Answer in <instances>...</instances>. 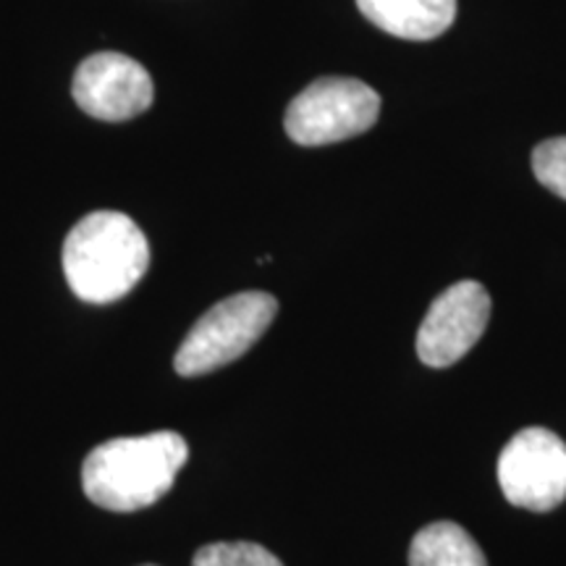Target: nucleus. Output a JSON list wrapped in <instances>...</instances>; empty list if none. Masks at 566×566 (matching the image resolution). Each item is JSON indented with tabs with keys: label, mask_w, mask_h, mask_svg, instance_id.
<instances>
[{
	"label": "nucleus",
	"mask_w": 566,
	"mask_h": 566,
	"mask_svg": "<svg viewBox=\"0 0 566 566\" xmlns=\"http://www.w3.org/2000/svg\"><path fill=\"white\" fill-rule=\"evenodd\" d=\"M189 459V446L174 430L111 438L82 464V488L108 512H139L171 491Z\"/></svg>",
	"instance_id": "f257e3e1"
},
{
	"label": "nucleus",
	"mask_w": 566,
	"mask_h": 566,
	"mask_svg": "<svg viewBox=\"0 0 566 566\" xmlns=\"http://www.w3.org/2000/svg\"><path fill=\"white\" fill-rule=\"evenodd\" d=\"M150 265V244L129 216L97 210L84 216L63 242V275L90 304H111L132 292Z\"/></svg>",
	"instance_id": "f03ea898"
},
{
	"label": "nucleus",
	"mask_w": 566,
	"mask_h": 566,
	"mask_svg": "<svg viewBox=\"0 0 566 566\" xmlns=\"http://www.w3.org/2000/svg\"><path fill=\"white\" fill-rule=\"evenodd\" d=\"M275 313L279 302L268 292H239L212 304L176 352V373L195 378L231 365L265 336Z\"/></svg>",
	"instance_id": "7ed1b4c3"
},
{
	"label": "nucleus",
	"mask_w": 566,
	"mask_h": 566,
	"mask_svg": "<svg viewBox=\"0 0 566 566\" xmlns=\"http://www.w3.org/2000/svg\"><path fill=\"white\" fill-rule=\"evenodd\" d=\"M380 116V95L349 76H323L289 103L283 126L296 145L321 147L373 129Z\"/></svg>",
	"instance_id": "20e7f679"
},
{
	"label": "nucleus",
	"mask_w": 566,
	"mask_h": 566,
	"mask_svg": "<svg viewBox=\"0 0 566 566\" xmlns=\"http://www.w3.org/2000/svg\"><path fill=\"white\" fill-rule=\"evenodd\" d=\"M499 483L509 504L551 512L566 499V443L548 428H525L499 457Z\"/></svg>",
	"instance_id": "39448f33"
},
{
	"label": "nucleus",
	"mask_w": 566,
	"mask_h": 566,
	"mask_svg": "<svg viewBox=\"0 0 566 566\" xmlns=\"http://www.w3.org/2000/svg\"><path fill=\"white\" fill-rule=\"evenodd\" d=\"M491 321V296L478 281H459L430 304L417 331V357L428 367L459 363L480 342Z\"/></svg>",
	"instance_id": "423d86ee"
},
{
	"label": "nucleus",
	"mask_w": 566,
	"mask_h": 566,
	"mask_svg": "<svg viewBox=\"0 0 566 566\" xmlns=\"http://www.w3.org/2000/svg\"><path fill=\"white\" fill-rule=\"evenodd\" d=\"M71 95L101 122H129L153 105V76L139 61L122 53H95L76 69Z\"/></svg>",
	"instance_id": "0eeeda50"
},
{
	"label": "nucleus",
	"mask_w": 566,
	"mask_h": 566,
	"mask_svg": "<svg viewBox=\"0 0 566 566\" xmlns=\"http://www.w3.org/2000/svg\"><path fill=\"white\" fill-rule=\"evenodd\" d=\"M370 24L401 40H436L454 24L457 0H357Z\"/></svg>",
	"instance_id": "6e6552de"
},
{
	"label": "nucleus",
	"mask_w": 566,
	"mask_h": 566,
	"mask_svg": "<svg viewBox=\"0 0 566 566\" xmlns=\"http://www.w3.org/2000/svg\"><path fill=\"white\" fill-rule=\"evenodd\" d=\"M409 566H488L475 537L457 522H433L412 537Z\"/></svg>",
	"instance_id": "1a4fd4ad"
},
{
	"label": "nucleus",
	"mask_w": 566,
	"mask_h": 566,
	"mask_svg": "<svg viewBox=\"0 0 566 566\" xmlns=\"http://www.w3.org/2000/svg\"><path fill=\"white\" fill-rule=\"evenodd\" d=\"M192 566H283L281 558L258 543H210L195 554Z\"/></svg>",
	"instance_id": "9d476101"
},
{
	"label": "nucleus",
	"mask_w": 566,
	"mask_h": 566,
	"mask_svg": "<svg viewBox=\"0 0 566 566\" xmlns=\"http://www.w3.org/2000/svg\"><path fill=\"white\" fill-rule=\"evenodd\" d=\"M535 179L566 200V137L546 139L533 150Z\"/></svg>",
	"instance_id": "9b49d317"
},
{
	"label": "nucleus",
	"mask_w": 566,
	"mask_h": 566,
	"mask_svg": "<svg viewBox=\"0 0 566 566\" xmlns=\"http://www.w3.org/2000/svg\"><path fill=\"white\" fill-rule=\"evenodd\" d=\"M145 566H153V564H145Z\"/></svg>",
	"instance_id": "f8f14e48"
}]
</instances>
